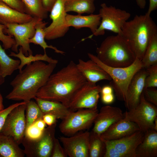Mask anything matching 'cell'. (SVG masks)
<instances>
[{
    "instance_id": "obj_1",
    "label": "cell",
    "mask_w": 157,
    "mask_h": 157,
    "mask_svg": "<svg viewBox=\"0 0 157 157\" xmlns=\"http://www.w3.org/2000/svg\"><path fill=\"white\" fill-rule=\"evenodd\" d=\"M86 81L76 64L71 61L50 76L45 85L38 90L36 97L58 101L69 108L75 94Z\"/></svg>"
},
{
    "instance_id": "obj_2",
    "label": "cell",
    "mask_w": 157,
    "mask_h": 157,
    "mask_svg": "<svg viewBox=\"0 0 157 157\" xmlns=\"http://www.w3.org/2000/svg\"><path fill=\"white\" fill-rule=\"evenodd\" d=\"M56 65L38 61L26 65L11 82L13 89L6 98L26 102L34 99L38 90L45 85L52 74Z\"/></svg>"
},
{
    "instance_id": "obj_3",
    "label": "cell",
    "mask_w": 157,
    "mask_h": 157,
    "mask_svg": "<svg viewBox=\"0 0 157 157\" xmlns=\"http://www.w3.org/2000/svg\"><path fill=\"white\" fill-rule=\"evenodd\" d=\"M157 33V26L150 15H136L124 24L121 35L128 42L136 58L142 59L152 37Z\"/></svg>"
},
{
    "instance_id": "obj_4",
    "label": "cell",
    "mask_w": 157,
    "mask_h": 157,
    "mask_svg": "<svg viewBox=\"0 0 157 157\" xmlns=\"http://www.w3.org/2000/svg\"><path fill=\"white\" fill-rule=\"evenodd\" d=\"M96 56L106 65L113 67L128 66L136 58L127 40L121 35L106 37L97 48Z\"/></svg>"
},
{
    "instance_id": "obj_5",
    "label": "cell",
    "mask_w": 157,
    "mask_h": 157,
    "mask_svg": "<svg viewBox=\"0 0 157 157\" xmlns=\"http://www.w3.org/2000/svg\"><path fill=\"white\" fill-rule=\"evenodd\" d=\"M90 59L105 70L111 78L110 86L114 90L117 99L125 102L129 85L134 75L143 68L141 61L136 58L133 63L125 67H113L106 65L96 56L88 53Z\"/></svg>"
},
{
    "instance_id": "obj_6",
    "label": "cell",
    "mask_w": 157,
    "mask_h": 157,
    "mask_svg": "<svg viewBox=\"0 0 157 157\" xmlns=\"http://www.w3.org/2000/svg\"><path fill=\"white\" fill-rule=\"evenodd\" d=\"M100 6L99 13L101 18L100 24L95 32L87 38H91L94 35H103L106 30L121 35L122 28L130 18V13L111 6H108L105 3H101Z\"/></svg>"
},
{
    "instance_id": "obj_7",
    "label": "cell",
    "mask_w": 157,
    "mask_h": 157,
    "mask_svg": "<svg viewBox=\"0 0 157 157\" xmlns=\"http://www.w3.org/2000/svg\"><path fill=\"white\" fill-rule=\"evenodd\" d=\"M99 112L97 108L81 109L71 111L62 121L59 126L60 132L69 136L90 128Z\"/></svg>"
},
{
    "instance_id": "obj_8",
    "label": "cell",
    "mask_w": 157,
    "mask_h": 157,
    "mask_svg": "<svg viewBox=\"0 0 157 157\" xmlns=\"http://www.w3.org/2000/svg\"><path fill=\"white\" fill-rule=\"evenodd\" d=\"M56 124L48 126L38 138L30 139L24 137L22 143L24 153L28 157H51L56 138Z\"/></svg>"
},
{
    "instance_id": "obj_9",
    "label": "cell",
    "mask_w": 157,
    "mask_h": 157,
    "mask_svg": "<svg viewBox=\"0 0 157 157\" xmlns=\"http://www.w3.org/2000/svg\"><path fill=\"white\" fill-rule=\"evenodd\" d=\"M43 20L39 18L33 17L32 19L28 22L6 25V27L4 31V33L14 37L15 42V44L11 48L12 50L17 53L18 47L20 46L25 56L33 54L30 46L29 40L35 34L36 24Z\"/></svg>"
},
{
    "instance_id": "obj_10",
    "label": "cell",
    "mask_w": 157,
    "mask_h": 157,
    "mask_svg": "<svg viewBox=\"0 0 157 157\" xmlns=\"http://www.w3.org/2000/svg\"><path fill=\"white\" fill-rule=\"evenodd\" d=\"M123 115L124 118L136 124L144 133L153 129L154 121L157 117V106L146 100L142 92L138 106L126 111Z\"/></svg>"
},
{
    "instance_id": "obj_11",
    "label": "cell",
    "mask_w": 157,
    "mask_h": 157,
    "mask_svg": "<svg viewBox=\"0 0 157 157\" xmlns=\"http://www.w3.org/2000/svg\"><path fill=\"white\" fill-rule=\"evenodd\" d=\"M26 103L17 106L11 111L6 118L1 132L12 137L19 145L22 143L25 136Z\"/></svg>"
},
{
    "instance_id": "obj_12",
    "label": "cell",
    "mask_w": 157,
    "mask_h": 157,
    "mask_svg": "<svg viewBox=\"0 0 157 157\" xmlns=\"http://www.w3.org/2000/svg\"><path fill=\"white\" fill-rule=\"evenodd\" d=\"M66 0H56L50 11L49 15L51 22L44 29L45 39L53 40L63 37L69 28L66 24L67 13L65 9Z\"/></svg>"
},
{
    "instance_id": "obj_13",
    "label": "cell",
    "mask_w": 157,
    "mask_h": 157,
    "mask_svg": "<svg viewBox=\"0 0 157 157\" xmlns=\"http://www.w3.org/2000/svg\"><path fill=\"white\" fill-rule=\"evenodd\" d=\"M101 89L99 85L86 81L75 94L69 108L72 111L97 108Z\"/></svg>"
},
{
    "instance_id": "obj_14",
    "label": "cell",
    "mask_w": 157,
    "mask_h": 157,
    "mask_svg": "<svg viewBox=\"0 0 157 157\" xmlns=\"http://www.w3.org/2000/svg\"><path fill=\"white\" fill-rule=\"evenodd\" d=\"M90 132H78L69 136L58 138L67 156L70 157H89Z\"/></svg>"
},
{
    "instance_id": "obj_15",
    "label": "cell",
    "mask_w": 157,
    "mask_h": 157,
    "mask_svg": "<svg viewBox=\"0 0 157 157\" xmlns=\"http://www.w3.org/2000/svg\"><path fill=\"white\" fill-rule=\"evenodd\" d=\"M124 118L119 108L109 105L104 106L97 115L92 131L100 136L110 125Z\"/></svg>"
},
{
    "instance_id": "obj_16",
    "label": "cell",
    "mask_w": 157,
    "mask_h": 157,
    "mask_svg": "<svg viewBox=\"0 0 157 157\" xmlns=\"http://www.w3.org/2000/svg\"><path fill=\"white\" fill-rule=\"evenodd\" d=\"M147 75L146 69L142 68L138 71L131 79L128 88L124 102L125 107L128 110L135 108L138 104L141 95L144 88Z\"/></svg>"
},
{
    "instance_id": "obj_17",
    "label": "cell",
    "mask_w": 157,
    "mask_h": 157,
    "mask_svg": "<svg viewBox=\"0 0 157 157\" xmlns=\"http://www.w3.org/2000/svg\"><path fill=\"white\" fill-rule=\"evenodd\" d=\"M140 130L135 123L124 118L110 125L100 136L103 139L112 141L129 135Z\"/></svg>"
},
{
    "instance_id": "obj_18",
    "label": "cell",
    "mask_w": 157,
    "mask_h": 157,
    "mask_svg": "<svg viewBox=\"0 0 157 157\" xmlns=\"http://www.w3.org/2000/svg\"><path fill=\"white\" fill-rule=\"evenodd\" d=\"M144 136V133L139 130L119 139L109 141L123 157H136V149Z\"/></svg>"
},
{
    "instance_id": "obj_19",
    "label": "cell",
    "mask_w": 157,
    "mask_h": 157,
    "mask_svg": "<svg viewBox=\"0 0 157 157\" xmlns=\"http://www.w3.org/2000/svg\"><path fill=\"white\" fill-rule=\"evenodd\" d=\"M77 67L88 82L94 83L103 80L110 81L108 74L97 63L90 59L85 61L79 59Z\"/></svg>"
},
{
    "instance_id": "obj_20",
    "label": "cell",
    "mask_w": 157,
    "mask_h": 157,
    "mask_svg": "<svg viewBox=\"0 0 157 157\" xmlns=\"http://www.w3.org/2000/svg\"><path fill=\"white\" fill-rule=\"evenodd\" d=\"M101 20V18L99 14L82 15L67 13L66 16V24L68 27H72L76 29L88 28L90 29L92 34L94 33L98 28Z\"/></svg>"
},
{
    "instance_id": "obj_21",
    "label": "cell",
    "mask_w": 157,
    "mask_h": 157,
    "mask_svg": "<svg viewBox=\"0 0 157 157\" xmlns=\"http://www.w3.org/2000/svg\"><path fill=\"white\" fill-rule=\"evenodd\" d=\"M30 15L15 10L0 1V23L4 25L23 24L31 21Z\"/></svg>"
},
{
    "instance_id": "obj_22",
    "label": "cell",
    "mask_w": 157,
    "mask_h": 157,
    "mask_svg": "<svg viewBox=\"0 0 157 157\" xmlns=\"http://www.w3.org/2000/svg\"><path fill=\"white\" fill-rule=\"evenodd\" d=\"M136 157L157 156V131L150 129L144 133V138L135 150Z\"/></svg>"
},
{
    "instance_id": "obj_23",
    "label": "cell",
    "mask_w": 157,
    "mask_h": 157,
    "mask_svg": "<svg viewBox=\"0 0 157 157\" xmlns=\"http://www.w3.org/2000/svg\"><path fill=\"white\" fill-rule=\"evenodd\" d=\"M34 99L44 114H52L57 119H63L72 111L69 108L58 101L42 99L36 97Z\"/></svg>"
},
{
    "instance_id": "obj_24",
    "label": "cell",
    "mask_w": 157,
    "mask_h": 157,
    "mask_svg": "<svg viewBox=\"0 0 157 157\" xmlns=\"http://www.w3.org/2000/svg\"><path fill=\"white\" fill-rule=\"evenodd\" d=\"M0 154L2 157H24V150L11 137L0 133Z\"/></svg>"
},
{
    "instance_id": "obj_25",
    "label": "cell",
    "mask_w": 157,
    "mask_h": 157,
    "mask_svg": "<svg viewBox=\"0 0 157 157\" xmlns=\"http://www.w3.org/2000/svg\"><path fill=\"white\" fill-rule=\"evenodd\" d=\"M95 0H66L65 11L73 12L77 14H93L95 10Z\"/></svg>"
},
{
    "instance_id": "obj_26",
    "label": "cell",
    "mask_w": 157,
    "mask_h": 157,
    "mask_svg": "<svg viewBox=\"0 0 157 157\" xmlns=\"http://www.w3.org/2000/svg\"><path fill=\"white\" fill-rule=\"evenodd\" d=\"M9 56H10L17 58L20 60V63L18 68L19 72L22 70L24 66L36 61H43L47 62L48 63L56 64L58 63V60L53 59L48 56L47 54L46 51H44L43 54H37L33 56L32 54L29 55L28 56H26L23 53L22 49L20 47L18 49V52L17 53H15L13 52H11Z\"/></svg>"
},
{
    "instance_id": "obj_27",
    "label": "cell",
    "mask_w": 157,
    "mask_h": 157,
    "mask_svg": "<svg viewBox=\"0 0 157 157\" xmlns=\"http://www.w3.org/2000/svg\"><path fill=\"white\" fill-rule=\"evenodd\" d=\"M47 23V22L43 21V20L36 24L35 34L29 40L30 44L32 43L39 45L43 49L44 51H46V49L50 48L53 49L56 53L64 55V52L58 49L56 47L48 45L45 42L44 29Z\"/></svg>"
},
{
    "instance_id": "obj_28",
    "label": "cell",
    "mask_w": 157,
    "mask_h": 157,
    "mask_svg": "<svg viewBox=\"0 0 157 157\" xmlns=\"http://www.w3.org/2000/svg\"><path fill=\"white\" fill-rule=\"evenodd\" d=\"M20 63L19 60L14 59L8 55L0 44V68L4 77L10 75L18 69Z\"/></svg>"
},
{
    "instance_id": "obj_29",
    "label": "cell",
    "mask_w": 157,
    "mask_h": 157,
    "mask_svg": "<svg viewBox=\"0 0 157 157\" xmlns=\"http://www.w3.org/2000/svg\"><path fill=\"white\" fill-rule=\"evenodd\" d=\"M141 62L145 69L157 65V33L151 39Z\"/></svg>"
},
{
    "instance_id": "obj_30",
    "label": "cell",
    "mask_w": 157,
    "mask_h": 157,
    "mask_svg": "<svg viewBox=\"0 0 157 157\" xmlns=\"http://www.w3.org/2000/svg\"><path fill=\"white\" fill-rule=\"evenodd\" d=\"M105 151V144L102 139L92 131L89 137V157H104Z\"/></svg>"
},
{
    "instance_id": "obj_31",
    "label": "cell",
    "mask_w": 157,
    "mask_h": 157,
    "mask_svg": "<svg viewBox=\"0 0 157 157\" xmlns=\"http://www.w3.org/2000/svg\"><path fill=\"white\" fill-rule=\"evenodd\" d=\"M26 9V13L33 17L43 19L48 17V13L44 9L41 0H22Z\"/></svg>"
},
{
    "instance_id": "obj_32",
    "label": "cell",
    "mask_w": 157,
    "mask_h": 157,
    "mask_svg": "<svg viewBox=\"0 0 157 157\" xmlns=\"http://www.w3.org/2000/svg\"><path fill=\"white\" fill-rule=\"evenodd\" d=\"M25 111L26 129L37 120L42 119L44 115L36 101L31 100L26 103Z\"/></svg>"
},
{
    "instance_id": "obj_33",
    "label": "cell",
    "mask_w": 157,
    "mask_h": 157,
    "mask_svg": "<svg viewBox=\"0 0 157 157\" xmlns=\"http://www.w3.org/2000/svg\"><path fill=\"white\" fill-rule=\"evenodd\" d=\"M147 75L145 78L144 88L157 87V65L146 69Z\"/></svg>"
},
{
    "instance_id": "obj_34",
    "label": "cell",
    "mask_w": 157,
    "mask_h": 157,
    "mask_svg": "<svg viewBox=\"0 0 157 157\" xmlns=\"http://www.w3.org/2000/svg\"><path fill=\"white\" fill-rule=\"evenodd\" d=\"M6 27L5 25L0 23V41L2 42L3 48L5 50L11 48L15 43L14 38L4 33V31Z\"/></svg>"
},
{
    "instance_id": "obj_35",
    "label": "cell",
    "mask_w": 157,
    "mask_h": 157,
    "mask_svg": "<svg viewBox=\"0 0 157 157\" xmlns=\"http://www.w3.org/2000/svg\"><path fill=\"white\" fill-rule=\"evenodd\" d=\"M155 88H144L143 92L144 97L149 102L157 106V90Z\"/></svg>"
},
{
    "instance_id": "obj_36",
    "label": "cell",
    "mask_w": 157,
    "mask_h": 157,
    "mask_svg": "<svg viewBox=\"0 0 157 157\" xmlns=\"http://www.w3.org/2000/svg\"><path fill=\"white\" fill-rule=\"evenodd\" d=\"M26 102H22L12 104L5 109L0 111V133L4 125L6 118L11 111L17 106Z\"/></svg>"
},
{
    "instance_id": "obj_37",
    "label": "cell",
    "mask_w": 157,
    "mask_h": 157,
    "mask_svg": "<svg viewBox=\"0 0 157 157\" xmlns=\"http://www.w3.org/2000/svg\"><path fill=\"white\" fill-rule=\"evenodd\" d=\"M67 156L61 146L58 139L56 138L54 142L51 157H66Z\"/></svg>"
},
{
    "instance_id": "obj_38",
    "label": "cell",
    "mask_w": 157,
    "mask_h": 157,
    "mask_svg": "<svg viewBox=\"0 0 157 157\" xmlns=\"http://www.w3.org/2000/svg\"><path fill=\"white\" fill-rule=\"evenodd\" d=\"M102 139L106 146V151L104 157H123L109 141Z\"/></svg>"
},
{
    "instance_id": "obj_39",
    "label": "cell",
    "mask_w": 157,
    "mask_h": 157,
    "mask_svg": "<svg viewBox=\"0 0 157 157\" xmlns=\"http://www.w3.org/2000/svg\"><path fill=\"white\" fill-rule=\"evenodd\" d=\"M43 131L33 124L26 129L24 137L32 139L38 138L42 135Z\"/></svg>"
},
{
    "instance_id": "obj_40",
    "label": "cell",
    "mask_w": 157,
    "mask_h": 157,
    "mask_svg": "<svg viewBox=\"0 0 157 157\" xmlns=\"http://www.w3.org/2000/svg\"><path fill=\"white\" fill-rule=\"evenodd\" d=\"M13 8L22 13H26L24 5L22 0H0Z\"/></svg>"
},
{
    "instance_id": "obj_41",
    "label": "cell",
    "mask_w": 157,
    "mask_h": 157,
    "mask_svg": "<svg viewBox=\"0 0 157 157\" xmlns=\"http://www.w3.org/2000/svg\"><path fill=\"white\" fill-rule=\"evenodd\" d=\"M42 119L48 126L56 123V118L54 115L50 114H45L43 116Z\"/></svg>"
},
{
    "instance_id": "obj_42",
    "label": "cell",
    "mask_w": 157,
    "mask_h": 157,
    "mask_svg": "<svg viewBox=\"0 0 157 157\" xmlns=\"http://www.w3.org/2000/svg\"><path fill=\"white\" fill-rule=\"evenodd\" d=\"M115 97L113 93L101 94V100L106 104H110L113 102Z\"/></svg>"
},
{
    "instance_id": "obj_43",
    "label": "cell",
    "mask_w": 157,
    "mask_h": 157,
    "mask_svg": "<svg viewBox=\"0 0 157 157\" xmlns=\"http://www.w3.org/2000/svg\"><path fill=\"white\" fill-rule=\"evenodd\" d=\"M44 9L50 12L56 0H41Z\"/></svg>"
},
{
    "instance_id": "obj_44",
    "label": "cell",
    "mask_w": 157,
    "mask_h": 157,
    "mask_svg": "<svg viewBox=\"0 0 157 157\" xmlns=\"http://www.w3.org/2000/svg\"><path fill=\"white\" fill-rule=\"evenodd\" d=\"M157 9V0H149V5L146 14L150 15L151 12Z\"/></svg>"
},
{
    "instance_id": "obj_45",
    "label": "cell",
    "mask_w": 157,
    "mask_h": 157,
    "mask_svg": "<svg viewBox=\"0 0 157 157\" xmlns=\"http://www.w3.org/2000/svg\"><path fill=\"white\" fill-rule=\"evenodd\" d=\"M40 129L43 131L45 128L46 124L42 119H39L36 121L33 124Z\"/></svg>"
},
{
    "instance_id": "obj_46",
    "label": "cell",
    "mask_w": 157,
    "mask_h": 157,
    "mask_svg": "<svg viewBox=\"0 0 157 157\" xmlns=\"http://www.w3.org/2000/svg\"><path fill=\"white\" fill-rule=\"evenodd\" d=\"M113 89L110 85H106L101 88V94H107L113 93Z\"/></svg>"
},
{
    "instance_id": "obj_47",
    "label": "cell",
    "mask_w": 157,
    "mask_h": 157,
    "mask_svg": "<svg viewBox=\"0 0 157 157\" xmlns=\"http://www.w3.org/2000/svg\"><path fill=\"white\" fill-rule=\"evenodd\" d=\"M138 6L141 9H144L145 6L146 1L145 0H136Z\"/></svg>"
},
{
    "instance_id": "obj_48",
    "label": "cell",
    "mask_w": 157,
    "mask_h": 157,
    "mask_svg": "<svg viewBox=\"0 0 157 157\" xmlns=\"http://www.w3.org/2000/svg\"><path fill=\"white\" fill-rule=\"evenodd\" d=\"M4 109V106L3 104V98L0 92V111Z\"/></svg>"
},
{
    "instance_id": "obj_49",
    "label": "cell",
    "mask_w": 157,
    "mask_h": 157,
    "mask_svg": "<svg viewBox=\"0 0 157 157\" xmlns=\"http://www.w3.org/2000/svg\"><path fill=\"white\" fill-rule=\"evenodd\" d=\"M5 78L2 75L0 68V85L3 83L4 82Z\"/></svg>"
},
{
    "instance_id": "obj_50",
    "label": "cell",
    "mask_w": 157,
    "mask_h": 157,
    "mask_svg": "<svg viewBox=\"0 0 157 157\" xmlns=\"http://www.w3.org/2000/svg\"><path fill=\"white\" fill-rule=\"evenodd\" d=\"M153 130L157 131V117L155 119L154 121Z\"/></svg>"
},
{
    "instance_id": "obj_51",
    "label": "cell",
    "mask_w": 157,
    "mask_h": 157,
    "mask_svg": "<svg viewBox=\"0 0 157 157\" xmlns=\"http://www.w3.org/2000/svg\"><path fill=\"white\" fill-rule=\"evenodd\" d=\"M0 157H2L1 155L0 154Z\"/></svg>"
}]
</instances>
